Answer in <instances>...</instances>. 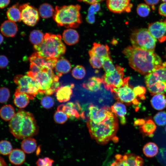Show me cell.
I'll return each instance as SVG.
<instances>
[{
	"label": "cell",
	"instance_id": "1",
	"mask_svg": "<svg viewBox=\"0 0 166 166\" xmlns=\"http://www.w3.org/2000/svg\"><path fill=\"white\" fill-rule=\"evenodd\" d=\"M122 53L126 57L130 66L142 74H148L166 65L154 51L143 50L129 46Z\"/></svg>",
	"mask_w": 166,
	"mask_h": 166
},
{
	"label": "cell",
	"instance_id": "2",
	"mask_svg": "<svg viewBox=\"0 0 166 166\" xmlns=\"http://www.w3.org/2000/svg\"><path fill=\"white\" fill-rule=\"evenodd\" d=\"M9 130L18 139L31 137L37 134L38 128L34 117L31 113L20 109L9 121Z\"/></svg>",
	"mask_w": 166,
	"mask_h": 166
},
{
	"label": "cell",
	"instance_id": "3",
	"mask_svg": "<svg viewBox=\"0 0 166 166\" xmlns=\"http://www.w3.org/2000/svg\"><path fill=\"white\" fill-rule=\"evenodd\" d=\"M90 135L100 144L104 145L112 140H118L116 137L118 124L117 117L113 114L108 118L94 124L89 120L87 122Z\"/></svg>",
	"mask_w": 166,
	"mask_h": 166
},
{
	"label": "cell",
	"instance_id": "4",
	"mask_svg": "<svg viewBox=\"0 0 166 166\" xmlns=\"http://www.w3.org/2000/svg\"><path fill=\"white\" fill-rule=\"evenodd\" d=\"M61 35L46 33L41 43L34 45L38 54L42 57L58 59L65 53L66 47Z\"/></svg>",
	"mask_w": 166,
	"mask_h": 166
},
{
	"label": "cell",
	"instance_id": "5",
	"mask_svg": "<svg viewBox=\"0 0 166 166\" xmlns=\"http://www.w3.org/2000/svg\"><path fill=\"white\" fill-rule=\"evenodd\" d=\"M80 5H71L55 7L53 18L58 26L76 28L82 23Z\"/></svg>",
	"mask_w": 166,
	"mask_h": 166
},
{
	"label": "cell",
	"instance_id": "6",
	"mask_svg": "<svg viewBox=\"0 0 166 166\" xmlns=\"http://www.w3.org/2000/svg\"><path fill=\"white\" fill-rule=\"evenodd\" d=\"M27 74L34 79L38 85L40 94L46 95L52 94L60 87L59 77L55 74L53 69L49 68H40L35 74L28 72Z\"/></svg>",
	"mask_w": 166,
	"mask_h": 166
},
{
	"label": "cell",
	"instance_id": "7",
	"mask_svg": "<svg viewBox=\"0 0 166 166\" xmlns=\"http://www.w3.org/2000/svg\"><path fill=\"white\" fill-rule=\"evenodd\" d=\"M144 79L151 95L166 93V65L146 75Z\"/></svg>",
	"mask_w": 166,
	"mask_h": 166
},
{
	"label": "cell",
	"instance_id": "8",
	"mask_svg": "<svg viewBox=\"0 0 166 166\" xmlns=\"http://www.w3.org/2000/svg\"><path fill=\"white\" fill-rule=\"evenodd\" d=\"M130 40L132 46L135 47L154 51L157 40L148 29L142 28L134 30L130 35Z\"/></svg>",
	"mask_w": 166,
	"mask_h": 166
},
{
	"label": "cell",
	"instance_id": "9",
	"mask_svg": "<svg viewBox=\"0 0 166 166\" xmlns=\"http://www.w3.org/2000/svg\"><path fill=\"white\" fill-rule=\"evenodd\" d=\"M14 83L18 85L16 91L27 94L31 100H33L39 92L36 82L33 77L27 74H19L14 78Z\"/></svg>",
	"mask_w": 166,
	"mask_h": 166
},
{
	"label": "cell",
	"instance_id": "10",
	"mask_svg": "<svg viewBox=\"0 0 166 166\" xmlns=\"http://www.w3.org/2000/svg\"><path fill=\"white\" fill-rule=\"evenodd\" d=\"M115 70L111 73H105L101 79L105 88L111 91L114 88H119L124 83L126 77L124 78V69L116 65Z\"/></svg>",
	"mask_w": 166,
	"mask_h": 166
},
{
	"label": "cell",
	"instance_id": "11",
	"mask_svg": "<svg viewBox=\"0 0 166 166\" xmlns=\"http://www.w3.org/2000/svg\"><path fill=\"white\" fill-rule=\"evenodd\" d=\"M129 77H126L124 85L119 88L113 89L111 92L115 95L116 98L119 101L122 103H131L136 105L139 102L136 99L133 89L128 84Z\"/></svg>",
	"mask_w": 166,
	"mask_h": 166
},
{
	"label": "cell",
	"instance_id": "12",
	"mask_svg": "<svg viewBox=\"0 0 166 166\" xmlns=\"http://www.w3.org/2000/svg\"><path fill=\"white\" fill-rule=\"evenodd\" d=\"M110 166H144V160L140 156L132 153L117 154Z\"/></svg>",
	"mask_w": 166,
	"mask_h": 166
},
{
	"label": "cell",
	"instance_id": "13",
	"mask_svg": "<svg viewBox=\"0 0 166 166\" xmlns=\"http://www.w3.org/2000/svg\"><path fill=\"white\" fill-rule=\"evenodd\" d=\"M19 8L21 12V20L28 26L35 25L39 18L38 10L28 3L20 5Z\"/></svg>",
	"mask_w": 166,
	"mask_h": 166
},
{
	"label": "cell",
	"instance_id": "14",
	"mask_svg": "<svg viewBox=\"0 0 166 166\" xmlns=\"http://www.w3.org/2000/svg\"><path fill=\"white\" fill-rule=\"evenodd\" d=\"M89 111V120L94 124L98 123L108 118L114 114L109 107L99 108L92 104L90 105Z\"/></svg>",
	"mask_w": 166,
	"mask_h": 166
},
{
	"label": "cell",
	"instance_id": "15",
	"mask_svg": "<svg viewBox=\"0 0 166 166\" xmlns=\"http://www.w3.org/2000/svg\"><path fill=\"white\" fill-rule=\"evenodd\" d=\"M106 5L110 11L119 14L129 12L133 6L131 0H106Z\"/></svg>",
	"mask_w": 166,
	"mask_h": 166
},
{
	"label": "cell",
	"instance_id": "16",
	"mask_svg": "<svg viewBox=\"0 0 166 166\" xmlns=\"http://www.w3.org/2000/svg\"><path fill=\"white\" fill-rule=\"evenodd\" d=\"M148 30L152 35L161 42L166 40V18L149 24Z\"/></svg>",
	"mask_w": 166,
	"mask_h": 166
},
{
	"label": "cell",
	"instance_id": "17",
	"mask_svg": "<svg viewBox=\"0 0 166 166\" xmlns=\"http://www.w3.org/2000/svg\"><path fill=\"white\" fill-rule=\"evenodd\" d=\"M58 59L47 58L39 55L36 52L29 57L30 63H33L41 68L54 69Z\"/></svg>",
	"mask_w": 166,
	"mask_h": 166
},
{
	"label": "cell",
	"instance_id": "18",
	"mask_svg": "<svg viewBox=\"0 0 166 166\" xmlns=\"http://www.w3.org/2000/svg\"><path fill=\"white\" fill-rule=\"evenodd\" d=\"M57 109L63 111L68 115L69 118L72 119L78 118L80 117L83 118L85 117V116L79 113L81 109L78 103H77L76 105L72 102L61 104L58 107Z\"/></svg>",
	"mask_w": 166,
	"mask_h": 166
},
{
	"label": "cell",
	"instance_id": "19",
	"mask_svg": "<svg viewBox=\"0 0 166 166\" xmlns=\"http://www.w3.org/2000/svg\"><path fill=\"white\" fill-rule=\"evenodd\" d=\"M74 87L73 84L60 87L56 91V94L57 100L60 102L69 101L72 94V89Z\"/></svg>",
	"mask_w": 166,
	"mask_h": 166
},
{
	"label": "cell",
	"instance_id": "20",
	"mask_svg": "<svg viewBox=\"0 0 166 166\" xmlns=\"http://www.w3.org/2000/svg\"><path fill=\"white\" fill-rule=\"evenodd\" d=\"M0 30L2 34L5 36L13 37L17 34L18 28L15 22L8 20L2 24Z\"/></svg>",
	"mask_w": 166,
	"mask_h": 166
},
{
	"label": "cell",
	"instance_id": "21",
	"mask_svg": "<svg viewBox=\"0 0 166 166\" xmlns=\"http://www.w3.org/2000/svg\"><path fill=\"white\" fill-rule=\"evenodd\" d=\"M26 156L25 152L18 148H15L12 150L9 154L10 162L15 165H20L25 161Z\"/></svg>",
	"mask_w": 166,
	"mask_h": 166
},
{
	"label": "cell",
	"instance_id": "22",
	"mask_svg": "<svg viewBox=\"0 0 166 166\" xmlns=\"http://www.w3.org/2000/svg\"><path fill=\"white\" fill-rule=\"evenodd\" d=\"M111 109L117 117H119L121 124H125L126 122L125 117L127 109L125 105L120 101L115 102L112 106Z\"/></svg>",
	"mask_w": 166,
	"mask_h": 166
},
{
	"label": "cell",
	"instance_id": "23",
	"mask_svg": "<svg viewBox=\"0 0 166 166\" xmlns=\"http://www.w3.org/2000/svg\"><path fill=\"white\" fill-rule=\"evenodd\" d=\"M54 68L56 75L59 77L63 74L67 73L70 71L71 65L67 60L62 57L57 59Z\"/></svg>",
	"mask_w": 166,
	"mask_h": 166
},
{
	"label": "cell",
	"instance_id": "24",
	"mask_svg": "<svg viewBox=\"0 0 166 166\" xmlns=\"http://www.w3.org/2000/svg\"><path fill=\"white\" fill-rule=\"evenodd\" d=\"M63 40L65 43L69 45H72L77 43L79 40V36L77 31L72 29L65 30L62 34Z\"/></svg>",
	"mask_w": 166,
	"mask_h": 166
},
{
	"label": "cell",
	"instance_id": "25",
	"mask_svg": "<svg viewBox=\"0 0 166 166\" xmlns=\"http://www.w3.org/2000/svg\"><path fill=\"white\" fill-rule=\"evenodd\" d=\"M14 95V103L17 107L22 109L28 105L30 99L27 94L15 90Z\"/></svg>",
	"mask_w": 166,
	"mask_h": 166
},
{
	"label": "cell",
	"instance_id": "26",
	"mask_svg": "<svg viewBox=\"0 0 166 166\" xmlns=\"http://www.w3.org/2000/svg\"><path fill=\"white\" fill-rule=\"evenodd\" d=\"M90 50L93 53L101 57L104 58L110 56L109 48L106 44L94 42Z\"/></svg>",
	"mask_w": 166,
	"mask_h": 166
},
{
	"label": "cell",
	"instance_id": "27",
	"mask_svg": "<svg viewBox=\"0 0 166 166\" xmlns=\"http://www.w3.org/2000/svg\"><path fill=\"white\" fill-rule=\"evenodd\" d=\"M151 104L153 108L157 110H161L166 107V98L164 94L154 95L151 99Z\"/></svg>",
	"mask_w": 166,
	"mask_h": 166
},
{
	"label": "cell",
	"instance_id": "28",
	"mask_svg": "<svg viewBox=\"0 0 166 166\" xmlns=\"http://www.w3.org/2000/svg\"><path fill=\"white\" fill-rule=\"evenodd\" d=\"M21 147L25 152L27 154L32 153L35 152L37 148V141L33 138H25L21 143Z\"/></svg>",
	"mask_w": 166,
	"mask_h": 166
},
{
	"label": "cell",
	"instance_id": "29",
	"mask_svg": "<svg viewBox=\"0 0 166 166\" xmlns=\"http://www.w3.org/2000/svg\"><path fill=\"white\" fill-rule=\"evenodd\" d=\"M15 114L14 108L10 104L4 105L0 109V117L5 121H10Z\"/></svg>",
	"mask_w": 166,
	"mask_h": 166
},
{
	"label": "cell",
	"instance_id": "30",
	"mask_svg": "<svg viewBox=\"0 0 166 166\" xmlns=\"http://www.w3.org/2000/svg\"><path fill=\"white\" fill-rule=\"evenodd\" d=\"M102 82L101 79L93 77L89 78L87 82L83 83V87L88 90L96 92L100 89Z\"/></svg>",
	"mask_w": 166,
	"mask_h": 166
},
{
	"label": "cell",
	"instance_id": "31",
	"mask_svg": "<svg viewBox=\"0 0 166 166\" xmlns=\"http://www.w3.org/2000/svg\"><path fill=\"white\" fill-rule=\"evenodd\" d=\"M8 20L14 22H19L21 20V12L19 6L16 4L10 7L6 12Z\"/></svg>",
	"mask_w": 166,
	"mask_h": 166
},
{
	"label": "cell",
	"instance_id": "32",
	"mask_svg": "<svg viewBox=\"0 0 166 166\" xmlns=\"http://www.w3.org/2000/svg\"><path fill=\"white\" fill-rule=\"evenodd\" d=\"M55 10L53 6L48 3L42 4L39 8V13L44 18H48L53 16Z\"/></svg>",
	"mask_w": 166,
	"mask_h": 166
},
{
	"label": "cell",
	"instance_id": "33",
	"mask_svg": "<svg viewBox=\"0 0 166 166\" xmlns=\"http://www.w3.org/2000/svg\"><path fill=\"white\" fill-rule=\"evenodd\" d=\"M144 154L147 157H152L155 156L158 153V148L155 143L148 142L145 144L143 148Z\"/></svg>",
	"mask_w": 166,
	"mask_h": 166
},
{
	"label": "cell",
	"instance_id": "34",
	"mask_svg": "<svg viewBox=\"0 0 166 166\" xmlns=\"http://www.w3.org/2000/svg\"><path fill=\"white\" fill-rule=\"evenodd\" d=\"M44 35L39 30H34L30 34L29 40L34 45H39L42 43L44 38Z\"/></svg>",
	"mask_w": 166,
	"mask_h": 166
},
{
	"label": "cell",
	"instance_id": "35",
	"mask_svg": "<svg viewBox=\"0 0 166 166\" xmlns=\"http://www.w3.org/2000/svg\"><path fill=\"white\" fill-rule=\"evenodd\" d=\"M101 9L99 3L91 5L89 7L86 18L87 22L89 24L93 23L95 21V15Z\"/></svg>",
	"mask_w": 166,
	"mask_h": 166
},
{
	"label": "cell",
	"instance_id": "36",
	"mask_svg": "<svg viewBox=\"0 0 166 166\" xmlns=\"http://www.w3.org/2000/svg\"><path fill=\"white\" fill-rule=\"evenodd\" d=\"M89 61L92 67L94 69H100L102 67L104 58L99 57L93 53L90 50L89 51Z\"/></svg>",
	"mask_w": 166,
	"mask_h": 166
},
{
	"label": "cell",
	"instance_id": "37",
	"mask_svg": "<svg viewBox=\"0 0 166 166\" xmlns=\"http://www.w3.org/2000/svg\"><path fill=\"white\" fill-rule=\"evenodd\" d=\"M141 130L147 135L152 136L156 129V126L154 122L149 119L145 121L141 127Z\"/></svg>",
	"mask_w": 166,
	"mask_h": 166
},
{
	"label": "cell",
	"instance_id": "38",
	"mask_svg": "<svg viewBox=\"0 0 166 166\" xmlns=\"http://www.w3.org/2000/svg\"><path fill=\"white\" fill-rule=\"evenodd\" d=\"M86 70L85 68L81 65H77L73 69L72 71V76L77 79H81L85 75Z\"/></svg>",
	"mask_w": 166,
	"mask_h": 166
},
{
	"label": "cell",
	"instance_id": "39",
	"mask_svg": "<svg viewBox=\"0 0 166 166\" xmlns=\"http://www.w3.org/2000/svg\"><path fill=\"white\" fill-rule=\"evenodd\" d=\"M12 150V146L10 141L6 140L0 141V154L7 155L10 154Z\"/></svg>",
	"mask_w": 166,
	"mask_h": 166
},
{
	"label": "cell",
	"instance_id": "40",
	"mask_svg": "<svg viewBox=\"0 0 166 166\" xmlns=\"http://www.w3.org/2000/svg\"><path fill=\"white\" fill-rule=\"evenodd\" d=\"M151 11L149 6L146 4L141 3L139 4L136 7V12L140 17H145L148 16Z\"/></svg>",
	"mask_w": 166,
	"mask_h": 166
},
{
	"label": "cell",
	"instance_id": "41",
	"mask_svg": "<svg viewBox=\"0 0 166 166\" xmlns=\"http://www.w3.org/2000/svg\"><path fill=\"white\" fill-rule=\"evenodd\" d=\"M55 121L58 124H63L66 122L69 118L68 115L63 111L57 109L53 116Z\"/></svg>",
	"mask_w": 166,
	"mask_h": 166
},
{
	"label": "cell",
	"instance_id": "42",
	"mask_svg": "<svg viewBox=\"0 0 166 166\" xmlns=\"http://www.w3.org/2000/svg\"><path fill=\"white\" fill-rule=\"evenodd\" d=\"M102 67L105 73H111L115 70L116 67L114 66L110 56L104 58Z\"/></svg>",
	"mask_w": 166,
	"mask_h": 166
},
{
	"label": "cell",
	"instance_id": "43",
	"mask_svg": "<svg viewBox=\"0 0 166 166\" xmlns=\"http://www.w3.org/2000/svg\"><path fill=\"white\" fill-rule=\"evenodd\" d=\"M156 123L159 126H163L166 124V112H160L157 113L154 117Z\"/></svg>",
	"mask_w": 166,
	"mask_h": 166
},
{
	"label": "cell",
	"instance_id": "44",
	"mask_svg": "<svg viewBox=\"0 0 166 166\" xmlns=\"http://www.w3.org/2000/svg\"><path fill=\"white\" fill-rule=\"evenodd\" d=\"M10 97V92L9 89L5 87L0 88V103L7 102Z\"/></svg>",
	"mask_w": 166,
	"mask_h": 166
},
{
	"label": "cell",
	"instance_id": "45",
	"mask_svg": "<svg viewBox=\"0 0 166 166\" xmlns=\"http://www.w3.org/2000/svg\"><path fill=\"white\" fill-rule=\"evenodd\" d=\"M41 103L44 108L49 109L53 106L54 101L52 97L46 95L42 98Z\"/></svg>",
	"mask_w": 166,
	"mask_h": 166
},
{
	"label": "cell",
	"instance_id": "46",
	"mask_svg": "<svg viewBox=\"0 0 166 166\" xmlns=\"http://www.w3.org/2000/svg\"><path fill=\"white\" fill-rule=\"evenodd\" d=\"M54 160L47 157L39 158L36 162L37 166H53Z\"/></svg>",
	"mask_w": 166,
	"mask_h": 166
},
{
	"label": "cell",
	"instance_id": "47",
	"mask_svg": "<svg viewBox=\"0 0 166 166\" xmlns=\"http://www.w3.org/2000/svg\"><path fill=\"white\" fill-rule=\"evenodd\" d=\"M134 93L137 96H138L141 99L144 100L145 98L144 96L146 92V88L143 86L138 85L133 88Z\"/></svg>",
	"mask_w": 166,
	"mask_h": 166
},
{
	"label": "cell",
	"instance_id": "48",
	"mask_svg": "<svg viewBox=\"0 0 166 166\" xmlns=\"http://www.w3.org/2000/svg\"><path fill=\"white\" fill-rule=\"evenodd\" d=\"M8 63V60L6 57L4 55H0V69L6 68Z\"/></svg>",
	"mask_w": 166,
	"mask_h": 166
},
{
	"label": "cell",
	"instance_id": "49",
	"mask_svg": "<svg viewBox=\"0 0 166 166\" xmlns=\"http://www.w3.org/2000/svg\"><path fill=\"white\" fill-rule=\"evenodd\" d=\"M158 13L160 15L166 17V2H164L160 5Z\"/></svg>",
	"mask_w": 166,
	"mask_h": 166
},
{
	"label": "cell",
	"instance_id": "50",
	"mask_svg": "<svg viewBox=\"0 0 166 166\" xmlns=\"http://www.w3.org/2000/svg\"><path fill=\"white\" fill-rule=\"evenodd\" d=\"M160 0H144L146 4L148 6H152L153 10L155 8V6L157 5L159 2Z\"/></svg>",
	"mask_w": 166,
	"mask_h": 166
},
{
	"label": "cell",
	"instance_id": "51",
	"mask_svg": "<svg viewBox=\"0 0 166 166\" xmlns=\"http://www.w3.org/2000/svg\"><path fill=\"white\" fill-rule=\"evenodd\" d=\"M80 2H83L85 3L90 4L91 5L99 3V2L104 0H77Z\"/></svg>",
	"mask_w": 166,
	"mask_h": 166
},
{
	"label": "cell",
	"instance_id": "52",
	"mask_svg": "<svg viewBox=\"0 0 166 166\" xmlns=\"http://www.w3.org/2000/svg\"><path fill=\"white\" fill-rule=\"evenodd\" d=\"M10 2V0H0V8L3 9L7 6Z\"/></svg>",
	"mask_w": 166,
	"mask_h": 166
},
{
	"label": "cell",
	"instance_id": "53",
	"mask_svg": "<svg viewBox=\"0 0 166 166\" xmlns=\"http://www.w3.org/2000/svg\"><path fill=\"white\" fill-rule=\"evenodd\" d=\"M145 121L143 119H137L134 121V124L135 126H142L145 123Z\"/></svg>",
	"mask_w": 166,
	"mask_h": 166
},
{
	"label": "cell",
	"instance_id": "54",
	"mask_svg": "<svg viewBox=\"0 0 166 166\" xmlns=\"http://www.w3.org/2000/svg\"><path fill=\"white\" fill-rule=\"evenodd\" d=\"M0 166H8L4 159L0 156Z\"/></svg>",
	"mask_w": 166,
	"mask_h": 166
},
{
	"label": "cell",
	"instance_id": "55",
	"mask_svg": "<svg viewBox=\"0 0 166 166\" xmlns=\"http://www.w3.org/2000/svg\"><path fill=\"white\" fill-rule=\"evenodd\" d=\"M4 38L2 35L0 34V45L2 43Z\"/></svg>",
	"mask_w": 166,
	"mask_h": 166
},
{
	"label": "cell",
	"instance_id": "56",
	"mask_svg": "<svg viewBox=\"0 0 166 166\" xmlns=\"http://www.w3.org/2000/svg\"><path fill=\"white\" fill-rule=\"evenodd\" d=\"M164 2H166V0H161Z\"/></svg>",
	"mask_w": 166,
	"mask_h": 166
},
{
	"label": "cell",
	"instance_id": "57",
	"mask_svg": "<svg viewBox=\"0 0 166 166\" xmlns=\"http://www.w3.org/2000/svg\"><path fill=\"white\" fill-rule=\"evenodd\" d=\"M165 131H166V126L165 128Z\"/></svg>",
	"mask_w": 166,
	"mask_h": 166
},
{
	"label": "cell",
	"instance_id": "58",
	"mask_svg": "<svg viewBox=\"0 0 166 166\" xmlns=\"http://www.w3.org/2000/svg\"></svg>",
	"mask_w": 166,
	"mask_h": 166
}]
</instances>
